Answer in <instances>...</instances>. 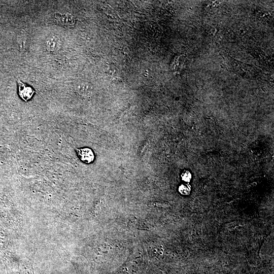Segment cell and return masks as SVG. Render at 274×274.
Segmentation results:
<instances>
[{"label":"cell","instance_id":"3957f363","mask_svg":"<svg viewBox=\"0 0 274 274\" xmlns=\"http://www.w3.org/2000/svg\"><path fill=\"white\" fill-rule=\"evenodd\" d=\"M18 94L20 97L25 101H28L33 96L35 90L30 86L25 85L20 80H17Z\"/></svg>","mask_w":274,"mask_h":274},{"label":"cell","instance_id":"7a4b0ae2","mask_svg":"<svg viewBox=\"0 0 274 274\" xmlns=\"http://www.w3.org/2000/svg\"><path fill=\"white\" fill-rule=\"evenodd\" d=\"M45 44L46 49L49 52L56 53L61 48L62 42L57 36L51 35L46 38Z\"/></svg>","mask_w":274,"mask_h":274},{"label":"cell","instance_id":"6da1fadb","mask_svg":"<svg viewBox=\"0 0 274 274\" xmlns=\"http://www.w3.org/2000/svg\"><path fill=\"white\" fill-rule=\"evenodd\" d=\"M54 19L59 25L66 27H73L76 24L75 17L70 13H56L54 15Z\"/></svg>","mask_w":274,"mask_h":274},{"label":"cell","instance_id":"277c9868","mask_svg":"<svg viewBox=\"0 0 274 274\" xmlns=\"http://www.w3.org/2000/svg\"><path fill=\"white\" fill-rule=\"evenodd\" d=\"M79 159L83 162L89 164L93 162L95 158L93 151L89 148L84 147L76 149Z\"/></svg>","mask_w":274,"mask_h":274},{"label":"cell","instance_id":"8992f818","mask_svg":"<svg viewBox=\"0 0 274 274\" xmlns=\"http://www.w3.org/2000/svg\"><path fill=\"white\" fill-rule=\"evenodd\" d=\"M191 177V174L188 170H185L181 174L182 180L186 182H189Z\"/></svg>","mask_w":274,"mask_h":274},{"label":"cell","instance_id":"5b68a950","mask_svg":"<svg viewBox=\"0 0 274 274\" xmlns=\"http://www.w3.org/2000/svg\"><path fill=\"white\" fill-rule=\"evenodd\" d=\"M178 190L181 194L188 195L191 191V186L188 183H183L179 186Z\"/></svg>","mask_w":274,"mask_h":274}]
</instances>
